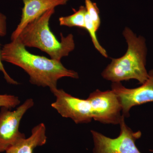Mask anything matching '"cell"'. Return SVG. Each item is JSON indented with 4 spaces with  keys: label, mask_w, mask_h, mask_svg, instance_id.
I'll list each match as a JSON object with an SVG mask.
<instances>
[{
    "label": "cell",
    "mask_w": 153,
    "mask_h": 153,
    "mask_svg": "<svg viewBox=\"0 0 153 153\" xmlns=\"http://www.w3.org/2000/svg\"><path fill=\"white\" fill-rule=\"evenodd\" d=\"M2 61L22 68L30 76L33 85L48 87L50 91L57 88L58 80L64 77L78 79L79 74L67 69L60 61L32 54L18 38L5 44L1 50Z\"/></svg>",
    "instance_id": "obj_1"
},
{
    "label": "cell",
    "mask_w": 153,
    "mask_h": 153,
    "mask_svg": "<svg viewBox=\"0 0 153 153\" xmlns=\"http://www.w3.org/2000/svg\"><path fill=\"white\" fill-rule=\"evenodd\" d=\"M123 35L128 45L126 52L122 57L111 58V62L102 71L101 76L112 82L134 79L142 84L148 77L146 39L143 36H137L128 27L125 28Z\"/></svg>",
    "instance_id": "obj_2"
},
{
    "label": "cell",
    "mask_w": 153,
    "mask_h": 153,
    "mask_svg": "<svg viewBox=\"0 0 153 153\" xmlns=\"http://www.w3.org/2000/svg\"><path fill=\"white\" fill-rule=\"evenodd\" d=\"M55 12L54 8L50 9L28 24L17 38L25 47L38 48L48 54L51 59L60 61L74 50L75 43L72 34L64 37L60 33L59 41L51 32L49 20Z\"/></svg>",
    "instance_id": "obj_3"
},
{
    "label": "cell",
    "mask_w": 153,
    "mask_h": 153,
    "mask_svg": "<svg viewBox=\"0 0 153 153\" xmlns=\"http://www.w3.org/2000/svg\"><path fill=\"white\" fill-rule=\"evenodd\" d=\"M122 115L120 123V132L115 138L91 130L94 142L93 153H142L136 145L137 140L142 136L140 131H134L126 123Z\"/></svg>",
    "instance_id": "obj_4"
},
{
    "label": "cell",
    "mask_w": 153,
    "mask_h": 153,
    "mask_svg": "<svg viewBox=\"0 0 153 153\" xmlns=\"http://www.w3.org/2000/svg\"><path fill=\"white\" fill-rule=\"evenodd\" d=\"M51 91L56 97L51 106L62 117L71 119L76 124L89 123L94 120L95 108L88 97L85 100L74 97L57 88Z\"/></svg>",
    "instance_id": "obj_5"
},
{
    "label": "cell",
    "mask_w": 153,
    "mask_h": 153,
    "mask_svg": "<svg viewBox=\"0 0 153 153\" xmlns=\"http://www.w3.org/2000/svg\"><path fill=\"white\" fill-rule=\"evenodd\" d=\"M33 99L26 100L15 110L1 107L0 111V153L6 152L23 139L25 135L19 131L22 117L28 110L33 107Z\"/></svg>",
    "instance_id": "obj_6"
},
{
    "label": "cell",
    "mask_w": 153,
    "mask_h": 153,
    "mask_svg": "<svg viewBox=\"0 0 153 153\" xmlns=\"http://www.w3.org/2000/svg\"><path fill=\"white\" fill-rule=\"evenodd\" d=\"M111 90L117 96L125 117L130 116V111L135 106L153 102V69L148 72L147 80L140 86L129 88L121 82H112Z\"/></svg>",
    "instance_id": "obj_7"
},
{
    "label": "cell",
    "mask_w": 153,
    "mask_h": 153,
    "mask_svg": "<svg viewBox=\"0 0 153 153\" xmlns=\"http://www.w3.org/2000/svg\"><path fill=\"white\" fill-rule=\"evenodd\" d=\"M24 4L21 21L12 33L11 41L18 38L25 27L50 9L66 5L69 0H22Z\"/></svg>",
    "instance_id": "obj_8"
},
{
    "label": "cell",
    "mask_w": 153,
    "mask_h": 153,
    "mask_svg": "<svg viewBox=\"0 0 153 153\" xmlns=\"http://www.w3.org/2000/svg\"><path fill=\"white\" fill-rule=\"evenodd\" d=\"M47 140L46 126L44 123H40L32 129L30 137L21 140L5 153H33L35 148L43 146Z\"/></svg>",
    "instance_id": "obj_9"
},
{
    "label": "cell",
    "mask_w": 153,
    "mask_h": 153,
    "mask_svg": "<svg viewBox=\"0 0 153 153\" xmlns=\"http://www.w3.org/2000/svg\"><path fill=\"white\" fill-rule=\"evenodd\" d=\"M86 13L85 7L83 6H80L79 10L75 11L72 15L67 16L60 17L59 19L60 25L69 27H76L85 29V16Z\"/></svg>",
    "instance_id": "obj_10"
},
{
    "label": "cell",
    "mask_w": 153,
    "mask_h": 153,
    "mask_svg": "<svg viewBox=\"0 0 153 153\" xmlns=\"http://www.w3.org/2000/svg\"><path fill=\"white\" fill-rule=\"evenodd\" d=\"M85 29L87 30V32L89 33L94 46L97 50L103 57L105 58L108 57V55L107 53L106 50L100 45L99 42L96 35V32L97 31L96 30L93 23L89 18L87 13V11L85 16Z\"/></svg>",
    "instance_id": "obj_11"
},
{
    "label": "cell",
    "mask_w": 153,
    "mask_h": 153,
    "mask_svg": "<svg viewBox=\"0 0 153 153\" xmlns=\"http://www.w3.org/2000/svg\"><path fill=\"white\" fill-rule=\"evenodd\" d=\"M7 33V18L5 15L0 12V37H4ZM1 59V50H0V71L4 74V78L9 84L17 85L19 82L12 78L7 73L3 65Z\"/></svg>",
    "instance_id": "obj_12"
},
{
    "label": "cell",
    "mask_w": 153,
    "mask_h": 153,
    "mask_svg": "<svg viewBox=\"0 0 153 153\" xmlns=\"http://www.w3.org/2000/svg\"><path fill=\"white\" fill-rule=\"evenodd\" d=\"M85 7L87 13L97 31L98 30L101 24L100 12L95 3L91 0H85Z\"/></svg>",
    "instance_id": "obj_13"
},
{
    "label": "cell",
    "mask_w": 153,
    "mask_h": 153,
    "mask_svg": "<svg viewBox=\"0 0 153 153\" xmlns=\"http://www.w3.org/2000/svg\"><path fill=\"white\" fill-rule=\"evenodd\" d=\"M21 101L19 97L10 94H0V107L12 109L20 104Z\"/></svg>",
    "instance_id": "obj_14"
},
{
    "label": "cell",
    "mask_w": 153,
    "mask_h": 153,
    "mask_svg": "<svg viewBox=\"0 0 153 153\" xmlns=\"http://www.w3.org/2000/svg\"><path fill=\"white\" fill-rule=\"evenodd\" d=\"M150 152H153V150H150Z\"/></svg>",
    "instance_id": "obj_15"
}]
</instances>
